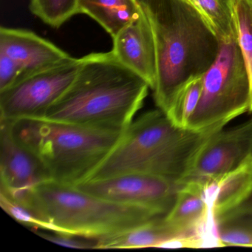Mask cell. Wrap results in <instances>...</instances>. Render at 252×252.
I'll list each match as a JSON object with an SVG mask.
<instances>
[{
  "label": "cell",
  "instance_id": "obj_1",
  "mask_svg": "<svg viewBox=\"0 0 252 252\" xmlns=\"http://www.w3.org/2000/svg\"><path fill=\"white\" fill-rule=\"evenodd\" d=\"M137 2L153 31L157 65L153 96L165 113L186 84L212 67L220 41L189 0Z\"/></svg>",
  "mask_w": 252,
  "mask_h": 252
},
{
  "label": "cell",
  "instance_id": "obj_2",
  "mask_svg": "<svg viewBox=\"0 0 252 252\" xmlns=\"http://www.w3.org/2000/svg\"><path fill=\"white\" fill-rule=\"evenodd\" d=\"M150 85L111 51L82 57L73 82L41 119L124 131L149 94Z\"/></svg>",
  "mask_w": 252,
  "mask_h": 252
},
{
  "label": "cell",
  "instance_id": "obj_3",
  "mask_svg": "<svg viewBox=\"0 0 252 252\" xmlns=\"http://www.w3.org/2000/svg\"><path fill=\"white\" fill-rule=\"evenodd\" d=\"M223 126L203 131L182 129L162 110L147 112L124 130L110 154L87 181L142 173L179 184L206 141Z\"/></svg>",
  "mask_w": 252,
  "mask_h": 252
},
{
  "label": "cell",
  "instance_id": "obj_4",
  "mask_svg": "<svg viewBox=\"0 0 252 252\" xmlns=\"http://www.w3.org/2000/svg\"><path fill=\"white\" fill-rule=\"evenodd\" d=\"M14 199L44 221L48 231L96 240L165 215L152 208L110 201L76 186L54 181L41 184Z\"/></svg>",
  "mask_w": 252,
  "mask_h": 252
},
{
  "label": "cell",
  "instance_id": "obj_5",
  "mask_svg": "<svg viewBox=\"0 0 252 252\" xmlns=\"http://www.w3.org/2000/svg\"><path fill=\"white\" fill-rule=\"evenodd\" d=\"M0 120L6 122L18 142L39 157L53 181L73 186L88 180L124 132L38 118Z\"/></svg>",
  "mask_w": 252,
  "mask_h": 252
},
{
  "label": "cell",
  "instance_id": "obj_6",
  "mask_svg": "<svg viewBox=\"0 0 252 252\" xmlns=\"http://www.w3.org/2000/svg\"><path fill=\"white\" fill-rule=\"evenodd\" d=\"M251 82L237 39L220 42L215 63L203 76L201 96L187 129L203 131L225 126L250 110Z\"/></svg>",
  "mask_w": 252,
  "mask_h": 252
},
{
  "label": "cell",
  "instance_id": "obj_7",
  "mask_svg": "<svg viewBox=\"0 0 252 252\" xmlns=\"http://www.w3.org/2000/svg\"><path fill=\"white\" fill-rule=\"evenodd\" d=\"M82 58L68 60L19 79L0 91V119L43 118L78 74Z\"/></svg>",
  "mask_w": 252,
  "mask_h": 252
},
{
  "label": "cell",
  "instance_id": "obj_8",
  "mask_svg": "<svg viewBox=\"0 0 252 252\" xmlns=\"http://www.w3.org/2000/svg\"><path fill=\"white\" fill-rule=\"evenodd\" d=\"M252 158V118L234 129L214 133L202 147L181 185L207 187Z\"/></svg>",
  "mask_w": 252,
  "mask_h": 252
},
{
  "label": "cell",
  "instance_id": "obj_9",
  "mask_svg": "<svg viewBox=\"0 0 252 252\" xmlns=\"http://www.w3.org/2000/svg\"><path fill=\"white\" fill-rule=\"evenodd\" d=\"M181 184L156 175L125 173L76 185L85 192L110 201L152 208L166 215Z\"/></svg>",
  "mask_w": 252,
  "mask_h": 252
},
{
  "label": "cell",
  "instance_id": "obj_10",
  "mask_svg": "<svg viewBox=\"0 0 252 252\" xmlns=\"http://www.w3.org/2000/svg\"><path fill=\"white\" fill-rule=\"evenodd\" d=\"M0 123V191L17 198L53 181L39 157L14 138L5 121Z\"/></svg>",
  "mask_w": 252,
  "mask_h": 252
},
{
  "label": "cell",
  "instance_id": "obj_11",
  "mask_svg": "<svg viewBox=\"0 0 252 252\" xmlns=\"http://www.w3.org/2000/svg\"><path fill=\"white\" fill-rule=\"evenodd\" d=\"M112 39L110 51L115 57L143 78L153 91L157 75L156 46L151 26L144 12Z\"/></svg>",
  "mask_w": 252,
  "mask_h": 252
},
{
  "label": "cell",
  "instance_id": "obj_12",
  "mask_svg": "<svg viewBox=\"0 0 252 252\" xmlns=\"http://www.w3.org/2000/svg\"><path fill=\"white\" fill-rule=\"evenodd\" d=\"M0 53L6 54L18 64L23 73L20 79L57 65L71 57L32 31L4 26L0 28Z\"/></svg>",
  "mask_w": 252,
  "mask_h": 252
},
{
  "label": "cell",
  "instance_id": "obj_13",
  "mask_svg": "<svg viewBox=\"0 0 252 252\" xmlns=\"http://www.w3.org/2000/svg\"><path fill=\"white\" fill-rule=\"evenodd\" d=\"M184 237L189 236L169 223L164 215L132 229L98 239L96 249L158 248L168 240Z\"/></svg>",
  "mask_w": 252,
  "mask_h": 252
},
{
  "label": "cell",
  "instance_id": "obj_14",
  "mask_svg": "<svg viewBox=\"0 0 252 252\" xmlns=\"http://www.w3.org/2000/svg\"><path fill=\"white\" fill-rule=\"evenodd\" d=\"M79 14L91 17L113 38L142 10L137 0H79Z\"/></svg>",
  "mask_w": 252,
  "mask_h": 252
},
{
  "label": "cell",
  "instance_id": "obj_15",
  "mask_svg": "<svg viewBox=\"0 0 252 252\" xmlns=\"http://www.w3.org/2000/svg\"><path fill=\"white\" fill-rule=\"evenodd\" d=\"M209 202L214 216L241 204L252 194V158L212 184Z\"/></svg>",
  "mask_w": 252,
  "mask_h": 252
},
{
  "label": "cell",
  "instance_id": "obj_16",
  "mask_svg": "<svg viewBox=\"0 0 252 252\" xmlns=\"http://www.w3.org/2000/svg\"><path fill=\"white\" fill-rule=\"evenodd\" d=\"M215 220L223 246L252 247V200L217 215Z\"/></svg>",
  "mask_w": 252,
  "mask_h": 252
},
{
  "label": "cell",
  "instance_id": "obj_17",
  "mask_svg": "<svg viewBox=\"0 0 252 252\" xmlns=\"http://www.w3.org/2000/svg\"><path fill=\"white\" fill-rule=\"evenodd\" d=\"M214 31L220 42L237 39L231 0H189Z\"/></svg>",
  "mask_w": 252,
  "mask_h": 252
},
{
  "label": "cell",
  "instance_id": "obj_18",
  "mask_svg": "<svg viewBox=\"0 0 252 252\" xmlns=\"http://www.w3.org/2000/svg\"><path fill=\"white\" fill-rule=\"evenodd\" d=\"M203 76L186 84L175 95L165 114L178 127L187 129L189 120L195 111L201 96Z\"/></svg>",
  "mask_w": 252,
  "mask_h": 252
},
{
  "label": "cell",
  "instance_id": "obj_19",
  "mask_svg": "<svg viewBox=\"0 0 252 252\" xmlns=\"http://www.w3.org/2000/svg\"><path fill=\"white\" fill-rule=\"evenodd\" d=\"M237 42L249 72L252 92V0H231Z\"/></svg>",
  "mask_w": 252,
  "mask_h": 252
},
{
  "label": "cell",
  "instance_id": "obj_20",
  "mask_svg": "<svg viewBox=\"0 0 252 252\" xmlns=\"http://www.w3.org/2000/svg\"><path fill=\"white\" fill-rule=\"evenodd\" d=\"M79 0H30L35 17L54 29H59L78 14Z\"/></svg>",
  "mask_w": 252,
  "mask_h": 252
},
{
  "label": "cell",
  "instance_id": "obj_21",
  "mask_svg": "<svg viewBox=\"0 0 252 252\" xmlns=\"http://www.w3.org/2000/svg\"><path fill=\"white\" fill-rule=\"evenodd\" d=\"M0 205L6 213L20 223L36 229L48 230V225L29 208L2 191H0Z\"/></svg>",
  "mask_w": 252,
  "mask_h": 252
},
{
  "label": "cell",
  "instance_id": "obj_22",
  "mask_svg": "<svg viewBox=\"0 0 252 252\" xmlns=\"http://www.w3.org/2000/svg\"><path fill=\"white\" fill-rule=\"evenodd\" d=\"M36 234L42 238L52 242L64 247L76 249H96L98 240L73 235L65 233L48 231V230L36 229Z\"/></svg>",
  "mask_w": 252,
  "mask_h": 252
},
{
  "label": "cell",
  "instance_id": "obj_23",
  "mask_svg": "<svg viewBox=\"0 0 252 252\" xmlns=\"http://www.w3.org/2000/svg\"><path fill=\"white\" fill-rule=\"evenodd\" d=\"M21 68L6 54L0 53V91L9 88L22 77Z\"/></svg>",
  "mask_w": 252,
  "mask_h": 252
},
{
  "label": "cell",
  "instance_id": "obj_24",
  "mask_svg": "<svg viewBox=\"0 0 252 252\" xmlns=\"http://www.w3.org/2000/svg\"></svg>",
  "mask_w": 252,
  "mask_h": 252
}]
</instances>
